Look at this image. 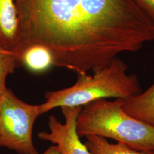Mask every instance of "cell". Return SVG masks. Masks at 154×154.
<instances>
[{
  "instance_id": "1",
  "label": "cell",
  "mask_w": 154,
  "mask_h": 154,
  "mask_svg": "<svg viewBox=\"0 0 154 154\" xmlns=\"http://www.w3.org/2000/svg\"><path fill=\"white\" fill-rule=\"evenodd\" d=\"M14 1L20 34L17 48L44 46L54 66L77 75L154 41L153 23L134 0Z\"/></svg>"
},
{
  "instance_id": "2",
  "label": "cell",
  "mask_w": 154,
  "mask_h": 154,
  "mask_svg": "<svg viewBox=\"0 0 154 154\" xmlns=\"http://www.w3.org/2000/svg\"><path fill=\"white\" fill-rule=\"evenodd\" d=\"M127 66L116 57L107 65L94 70L91 75H78L74 85L67 88L47 92L41 104L44 114L56 107H76L96 100L114 98L129 99L142 92L137 77L127 73Z\"/></svg>"
},
{
  "instance_id": "3",
  "label": "cell",
  "mask_w": 154,
  "mask_h": 154,
  "mask_svg": "<svg viewBox=\"0 0 154 154\" xmlns=\"http://www.w3.org/2000/svg\"><path fill=\"white\" fill-rule=\"evenodd\" d=\"M125 99L96 100L84 105L77 119L79 137L95 135L116 140L141 152L154 149V127L127 114Z\"/></svg>"
},
{
  "instance_id": "4",
  "label": "cell",
  "mask_w": 154,
  "mask_h": 154,
  "mask_svg": "<svg viewBox=\"0 0 154 154\" xmlns=\"http://www.w3.org/2000/svg\"><path fill=\"white\" fill-rule=\"evenodd\" d=\"M41 105H30L7 88L0 93V147L19 154H38L33 141L35 122Z\"/></svg>"
},
{
  "instance_id": "5",
  "label": "cell",
  "mask_w": 154,
  "mask_h": 154,
  "mask_svg": "<svg viewBox=\"0 0 154 154\" xmlns=\"http://www.w3.org/2000/svg\"><path fill=\"white\" fill-rule=\"evenodd\" d=\"M82 107H61L65 123H62L55 116H50L49 131L38 132L39 139L55 144L62 154H92L77 133V117Z\"/></svg>"
},
{
  "instance_id": "6",
  "label": "cell",
  "mask_w": 154,
  "mask_h": 154,
  "mask_svg": "<svg viewBox=\"0 0 154 154\" xmlns=\"http://www.w3.org/2000/svg\"><path fill=\"white\" fill-rule=\"evenodd\" d=\"M17 67H23L33 73H42L54 66L53 55L49 49L40 45H28L12 52Z\"/></svg>"
},
{
  "instance_id": "7",
  "label": "cell",
  "mask_w": 154,
  "mask_h": 154,
  "mask_svg": "<svg viewBox=\"0 0 154 154\" xmlns=\"http://www.w3.org/2000/svg\"><path fill=\"white\" fill-rule=\"evenodd\" d=\"M20 40V25L14 0H0V48L12 53Z\"/></svg>"
},
{
  "instance_id": "8",
  "label": "cell",
  "mask_w": 154,
  "mask_h": 154,
  "mask_svg": "<svg viewBox=\"0 0 154 154\" xmlns=\"http://www.w3.org/2000/svg\"><path fill=\"white\" fill-rule=\"evenodd\" d=\"M123 108L128 115L154 127V83L145 91L125 100Z\"/></svg>"
},
{
  "instance_id": "9",
  "label": "cell",
  "mask_w": 154,
  "mask_h": 154,
  "mask_svg": "<svg viewBox=\"0 0 154 154\" xmlns=\"http://www.w3.org/2000/svg\"><path fill=\"white\" fill-rule=\"evenodd\" d=\"M86 138L85 144L92 154H146L122 143H109L106 138L101 137L89 135Z\"/></svg>"
},
{
  "instance_id": "10",
  "label": "cell",
  "mask_w": 154,
  "mask_h": 154,
  "mask_svg": "<svg viewBox=\"0 0 154 154\" xmlns=\"http://www.w3.org/2000/svg\"><path fill=\"white\" fill-rule=\"evenodd\" d=\"M16 67V60L13 53L0 48V93L7 88L6 78L14 73Z\"/></svg>"
},
{
  "instance_id": "11",
  "label": "cell",
  "mask_w": 154,
  "mask_h": 154,
  "mask_svg": "<svg viewBox=\"0 0 154 154\" xmlns=\"http://www.w3.org/2000/svg\"><path fill=\"white\" fill-rule=\"evenodd\" d=\"M154 25V0H134Z\"/></svg>"
},
{
  "instance_id": "12",
  "label": "cell",
  "mask_w": 154,
  "mask_h": 154,
  "mask_svg": "<svg viewBox=\"0 0 154 154\" xmlns=\"http://www.w3.org/2000/svg\"><path fill=\"white\" fill-rule=\"evenodd\" d=\"M42 154H62L57 146H51L47 149Z\"/></svg>"
},
{
  "instance_id": "13",
  "label": "cell",
  "mask_w": 154,
  "mask_h": 154,
  "mask_svg": "<svg viewBox=\"0 0 154 154\" xmlns=\"http://www.w3.org/2000/svg\"><path fill=\"white\" fill-rule=\"evenodd\" d=\"M146 154H154V149H153V150H151V151H147V152H146Z\"/></svg>"
}]
</instances>
